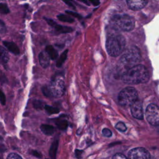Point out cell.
Wrapping results in <instances>:
<instances>
[{
	"label": "cell",
	"instance_id": "603a6c76",
	"mask_svg": "<svg viewBox=\"0 0 159 159\" xmlns=\"http://www.w3.org/2000/svg\"><path fill=\"white\" fill-rule=\"evenodd\" d=\"M33 106L37 109H41L43 107V102L40 100H34L33 102Z\"/></svg>",
	"mask_w": 159,
	"mask_h": 159
},
{
	"label": "cell",
	"instance_id": "f1b7e54d",
	"mask_svg": "<svg viewBox=\"0 0 159 159\" xmlns=\"http://www.w3.org/2000/svg\"><path fill=\"white\" fill-rule=\"evenodd\" d=\"M30 153L32 155H34V156H35V157H36L37 158H41L42 157L41 153L40 152L36 151V150H32V151H30Z\"/></svg>",
	"mask_w": 159,
	"mask_h": 159
},
{
	"label": "cell",
	"instance_id": "1f68e13d",
	"mask_svg": "<svg viewBox=\"0 0 159 159\" xmlns=\"http://www.w3.org/2000/svg\"><path fill=\"white\" fill-rule=\"evenodd\" d=\"M66 12L68 13V14H70V15H71V16H74V17H78V18H80V16L79 14H76V13H75V12H72V11H66Z\"/></svg>",
	"mask_w": 159,
	"mask_h": 159
},
{
	"label": "cell",
	"instance_id": "4316f807",
	"mask_svg": "<svg viewBox=\"0 0 159 159\" xmlns=\"http://www.w3.org/2000/svg\"><path fill=\"white\" fill-rule=\"evenodd\" d=\"M102 134L104 135V136H106V137H111V135H112V132H111V131L109 130V129H104L103 130H102Z\"/></svg>",
	"mask_w": 159,
	"mask_h": 159
},
{
	"label": "cell",
	"instance_id": "7c38bea8",
	"mask_svg": "<svg viewBox=\"0 0 159 159\" xmlns=\"http://www.w3.org/2000/svg\"><path fill=\"white\" fill-rule=\"evenodd\" d=\"M3 45L5 46V47L12 53L14 55H19L20 53V50L17 45L12 42H8V41H4Z\"/></svg>",
	"mask_w": 159,
	"mask_h": 159
},
{
	"label": "cell",
	"instance_id": "44dd1931",
	"mask_svg": "<svg viewBox=\"0 0 159 159\" xmlns=\"http://www.w3.org/2000/svg\"><path fill=\"white\" fill-rule=\"evenodd\" d=\"M10 12L7 6L5 3H0V13L3 14H7Z\"/></svg>",
	"mask_w": 159,
	"mask_h": 159
},
{
	"label": "cell",
	"instance_id": "7a4b0ae2",
	"mask_svg": "<svg viewBox=\"0 0 159 159\" xmlns=\"http://www.w3.org/2000/svg\"><path fill=\"white\" fill-rule=\"evenodd\" d=\"M125 47V39L120 34H114L109 36L106 41V50L112 57L120 55Z\"/></svg>",
	"mask_w": 159,
	"mask_h": 159
},
{
	"label": "cell",
	"instance_id": "6da1fadb",
	"mask_svg": "<svg viewBox=\"0 0 159 159\" xmlns=\"http://www.w3.org/2000/svg\"><path fill=\"white\" fill-rule=\"evenodd\" d=\"M150 76L147 69L145 66L137 65L127 71L123 72L121 79L127 84H136L147 83L149 80Z\"/></svg>",
	"mask_w": 159,
	"mask_h": 159
},
{
	"label": "cell",
	"instance_id": "7402d4cb",
	"mask_svg": "<svg viewBox=\"0 0 159 159\" xmlns=\"http://www.w3.org/2000/svg\"><path fill=\"white\" fill-rule=\"evenodd\" d=\"M116 128L119 130V131H121V132H124L127 129V127L125 126V125L124 124V123L122 122H119L116 125Z\"/></svg>",
	"mask_w": 159,
	"mask_h": 159
},
{
	"label": "cell",
	"instance_id": "ba28073f",
	"mask_svg": "<svg viewBox=\"0 0 159 159\" xmlns=\"http://www.w3.org/2000/svg\"><path fill=\"white\" fill-rule=\"evenodd\" d=\"M128 159H150L149 152L143 147H137L130 150L128 153Z\"/></svg>",
	"mask_w": 159,
	"mask_h": 159
},
{
	"label": "cell",
	"instance_id": "2e32d148",
	"mask_svg": "<svg viewBox=\"0 0 159 159\" xmlns=\"http://www.w3.org/2000/svg\"><path fill=\"white\" fill-rule=\"evenodd\" d=\"M9 55L7 51L2 47L0 45V60L4 63H6L9 60Z\"/></svg>",
	"mask_w": 159,
	"mask_h": 159
},
{
	"label": "cell",
	"instance_id": "484cf974",
	"mask_svg": "<svg viewBox=\"0 0 159 159\" xmlns=\"http://www.w3.org/2000/svg\"><path fill=\"white\" fill-rule=\"evenodd\" d=\"M112 159H128V158L124 155H123L122 153H118L115 154L113 156Z\"/></svg>",
	"mask_w": 159,
	"mask_h": 159
},
{
	"label": "cell",
	"instance_id": "5b68a950",
	"mask_svg": "<svg viewBox=\"0 0 159 159\" xmlns=\"http://www.w3.org/2000/svg\"><path fill=\"white\" fill-rule=\"evenodd\" d=\"M111 22L114 26L123 31H130L135 27L134 18L125 14L113 16L111 19Z\"/></svg>",
	"mask_w": 159,
	"mask_h": 159
},
{
	"label": "cell",
	"instance_id": "f546056e",
	"mask_svg": "<svg viewBox=\"0 0 159 159\" xmlns=\"http://www.w3.org/2000/svg\"><path fill=\"white\" fill-rule=\"evenodd\" d=\"M7 81V79L4 75L0 71V83H5Z\"/></svg>",
	"mask_w": 159,
	"mask_h": 159
},
{
	"label": "cell",
	"instance_id": "d6a6232c",
	"mask_svg": "<svg viewBox=\"0 0 159 159\" xmlns=\"http://www.w3.org/2000/svg\"><path fill=\"white\" fill-rule=\"evenodd\" d=\"M78 1H81V2H84V3H85V4H88L87 0H78Z\"/></svg>",
	"mask_w": 159,
	"mask_h": 159
},
{
	"label": "cell",
	"instance_id": "9c48e42d",
	"mask_svg": "<svg viewBox=\"0 0 159 159\" xmlns=\"http://www.w3.org/2000/svg\"><path fill=\"white\" fill-rule=\"evenodd\" d=\"M130 107L131 113L134 117L138 119H142L143 118L142 104L140 101L137 100Z\"/></svg>",
	"mask_w": 159,
	"mask_h": 159
},
{
	"label": "cell",
	"instance_id": "5bb4252c",
	"mask_svg": "<svg viewBox=\"0 0 159 159\" xmlns=\"http://www.w3.org/2000/svg\"><path fill=\"white\" fill-rule=\"evenodd\" d=\"M45 52L48 55L49 58L52 60H55L57 58L58 54L57 51L52 45H48L45 48Z\"/></svg>",
	"mask_w": 159,
	"mask_h": 159
},
{
	"label": "cell",
	"instance_id": "4dcf8cb0",
	"mask_svg": "<svg viewBox=\"0 0 159 159\" xmlns=\"http://www.w3.org/2000/svg\"><path fill=\"white\" fill-rule=\"evenodd\" d=\"M62 1H63V2H65L68 6L75 8V6H74V4H73V3L72 0H62Z\"/></svg>",
	"mask_w": 159,
	"mask_h": 159
},
{
	"label": "cell",
	"instance_id": "836d02e7",
	"mask_svg": "<svg viewBox=\"0 0 159 159\" xmlns=\"http://www.w3.org/2000/svg\"><path fill=\"white\" fill-rule=\"evenodd\" d=\"M158 133H159V126H158Z\"/></svg>",
	"mask_w": 159,
	"mask_h": 159
},
{
	"label": "cell",
	"instance_id": "3957f363",
	"mask_svg": "<svg viewBox=\"0 0 159 159\" xmlns=\"http://www.w3.org/2000/svg\"><path fill=\"white\" fill-rule=\"evenodd\" d=\"M141 55L139 50L137 47L129 48L119 60V66L125 71L138 65L140 61Z\"/></svg>",
	"mask_w": 159,
	"mask_h": 159
},
{
	"label": "cell",
	"instance_id": "83f0119b",
	"mask_svg": "<svg viewBox=\"0 0 159 159\" xmlns=\"http://www.w3.org/2000/svg\"><path fill=\"white\" fill-rule=\"evenodd\" d=\"M6 30V28L5 24L2 20H0V34L4 33Z\"/></svg>",
	"mask_w": 159,
	"mask_h": 159
},
{
	"label": "cell",
	"instance_id": "d4e9b609",
	"mask_svg": "<svg viewBox=\"0 0 159 159\" xmlns=\"http://www.w3.org/2000/svg\"><path fill=\"white\" fill-rule=\"evenodd\" d=\"M0 102L2 105H5L6 102V99L4 93L2 92V91L0 89Z\"/></svg>",
	"mask_w": 159,
	"mask_h": 159
},
{
	"label": "cell",
	"instance_id": "9a60e30c",
	"mask_svg": "<svg viewBox=\"0 0 159 159\" xmlns=\"http://www.w3.org/2000/svg\"><path fill=\"white\" fill-rule=\"evenodd\" d=\"M40 129L42 132L45 135H52L54 132V128L53 126L47 124H42L40 125Z\"/></svg>",
	"mask_w": 159,
	"mask_h": 159
},
{
	"label": "cell",
	"instance_id": "8992f818",
	"mask_svg": "<svg viewBox=\"0 0 159 159\" xmlns=\"http://www.w3.org/2000/svg\"><path fill=\"white\" fill-rule=\"evenodd\" d=\"M138 98L136 89L132 87H127L123 89L118 95L119 103L123 106H131Z\"/></svg>",
	"mask_w": 159,
	"mask_h": 159
},
{
	"label": "cell",
	"instance_id": "d6986e66",
	"mask_svg": "<svg viewBox=\"0 0 159 159\" xmlns=\"http://www.w3.org/2000/svg\"><path fill=\"white\" fill-rule=\"evenodd\" d=\"M57 18L58 20L62 22H66L71 23L74 21V19L72 17L65 14H59L57 16Z\"/></svg>",
	"mask_w": 159,
	"mask_h": 159
},
{
	"label": "cell",
	"instance_id": "52a82bcc",
	"mask_svg": "<svg viewBox=\"0 0 159 159\" xmlns=\"http://www.w3.org/2000/svg\"><path fill=\"white\" fill-rule=\"evenodd\" d=\"M145 115L147 121L151 125L159 126V107L154 104H149L147 107Z\"/></svg>",
	"mask_w": 159,
	"mask_h": 159
},
{
	"label": "cell",
	"instance_id": "30bf717a",
	"mask_svg": "<svg viewBox=\"0 0 159 159\" xmlns=\"http://www.w3.org/2000/svg\"><path fill=\"white\" fill-rule=\"evenodd\" d=\"M45 19L46 20L47 22L51 25L52 27H53L55 30L58 32V33H62V34H65V33H69L71 32L73 29L70 27H67V26H63V25H61L59 24H57L55 21H53L52 19H47L45 18Z\"/></svg>",
	"mask_w": 159,
	"mask_h": 159
},
{
	"label": "cell",
	"instance_id": "4fadbf2b",
	"mask_svg": "<svg viewBox=\"0 0 159 159\" xmlns=\"http://www.w3.org/2000/svg\"><path fill=\"white\" fill-rule=\"evenodd\" d=\"M40 65L44 68H47L50 64V58L46 52H42L39 55Z\"/></svg>",
	"mask_w": 159,
	"mask_h": 159
},
{
	"label": "cell",
	"instance_id": "8fae6325",
	"mask_svg": "<svg viewBox=\"0 0 159 159\" xmlns=\"http://www.w3.org/2000/svg\"><path fill=\"white\" fill-rule=\"evenodd\" d=\"M129 7L132 10L137 11L143 8L148 3V0H126Z\"/></svg>",
	"mask_w": 159,
	"mask_h": 159
},
{
	"label": "cell",
	"instance_id": "ffe728a7",
	"mask_svg": "<svg viewBox=\"0 0 159 159\" xmlns=\"http://www.w3.org/2000/svg\"><path fill=\"white\" fill-rule=\"evenodd\" d=\"M44 108L45 109V111L47 112V113H48L49 114H55L58 112L59 110L57 108L53 107L52 106H50L48 105H45L44 106Z\"/></svg>",
	"mask_w": 159,
	"mask_h": 159
},
{
	"label": "cell",
	"instance_id": "cb8c5ba5",
	"mask_svg": "<svg viewBox=\"0 0 159 159\" xmlns=\"http://www.w3.org/2000/svg\"><path fill=\"white\" fill-rule=\"evenodd\" d=\"M7 159H22V158L16 153H11L8 155Z\"/></svg>",
	"mask_w": 159,
	"mask_h": 159
},
{
	"label": "cell",
	"instance_id": "277c9868",
	"mask_svg": "<svg viewBox=\"0 0 159 159\" xmlns=\"http://www.w3.org/2000/svg\"><path fill=\"white\" fill-rule=\"evenodd\" d=\"M42 91L43 94L47 97L60 98L65 93V83L61 78H54L48 85L43 86Z\"/></svg>",
	"mask_w": 159,
	"mask_h": 159
},
{
	"label": "cell",
	"instance_id": "ac0fdd59",
	"mask_svg": "<svg viewBox=\"0 0 159 159\" xmlns=\"http://www.w3.org/2000/svg\"><path fill=\"white\" fill-rule=\"evenodd\" d=\"M58 147V142L55 141L51 145L50 150H49V155L52 158H55V155H56V152Z\"/></svg>",
	"mask_w": 159,
	"mask_h": 159
},
{
	"label": "cell",
	"instance_id": "e0dca14e",
	"mask_svg": "<svg viewBox=\"0 0 159 159\" xmlns=\"http://www.w3.org/2000/svg\"><path fill=\"white\" fill-rule=\"evenodd\" d=\"M67 54H68V50H65L60 56V57L58 58L57 63H56V66L57 67H60L63 63L65 62V61L66 60V58H67Z\"/></svg>",
	"mask_w": 159,
	"mask_h": 159
}]
</instances>
